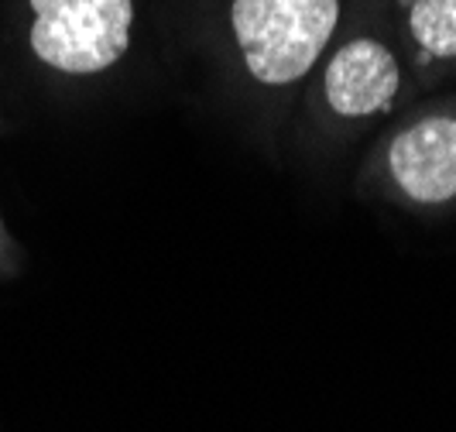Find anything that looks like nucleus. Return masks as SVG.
<instances>
[{
    "instance_id": "1",
    "label": "nucleus",
    "mask_w": 456,
    "mask_h": 432,
    "mask_svg": "<svg viewBox=\"0 0 456 432\" xmlns=\"http://www.w3.org/2000/svg\"><path fill=\"white\" fill-rule=\"evenodd\" d=\"M340 24V0H233L230 28L244 66L265 86L298 83Z\"/></svg>"
},
{
    "instance_id": "2",
    "label": "nucleus",
    "mask_w": 456,
    "mask_h": 432,
    "mask_svg": "<svg viewBox=\"0 0 456 432\" xmlns=\"http://www.w3.org/2000/svg\"><path fill=\"white\" fill-rule=\"evenodd\" d=\"M31 48L45 66L69 76L110 69L131 48L134 0H28Z\"/></svg>"
},
{
    "instance_id": "3",
    "label": "nucleus",
    "mask_w": 456,
    "mask_h": 432,
    "mask_svg": "<svg viewBox=\"0 0 456 432\" xmlns=\"http://www.w3.org/2000/svg\"><path fill=\"white\" fill-rule=\"evenodd\" d=\"M388 172L411 203L456 200V114H429L398 131L388 148Z\"/></svg>"
},
{
    "instance_id": "4",
    "label": "nucleus",
    "mask_w": 456,
    "mask_h": 432,
    "mask_svg": "<svg viewBox=\"0 0 456 432\" xmlns=\"http://www.w3.org/2000/svg\"><path fill=\"white\" fill-rule=\"evenodd\" d=\"M322 93L340 117L385 114L402 93V59L381 38H350L326 62Z\"/></svg>"
},
{
    "instance_id": "5",
    "label": "nucleus",
    "mask_w": 456,
    "mask_h": 432,
    "mask_svg": "<svg viewBox=\"0 0 456 432\" xmlns=\"http://www.w3.org/2000/svg\"><path fill=\"white\" fill-rule=\"evenodd\" d=\"M405 31L422 55L456 62V0H409Z\"/></svg>"
}]
</instances>
